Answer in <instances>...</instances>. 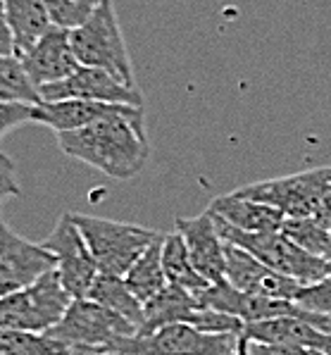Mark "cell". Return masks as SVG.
I'll return each instance as SVG.
<instances>
[{
	"mask_svg": "<svg viewBox=\"0 0 331 355\" xmlns=\"http://www.w3.org/2000/svg\"><path fill=\"white\" fill-rule=\"evenodd\" d=\"M72 220L89 245L98 270L115 277L127 275L129 267L141 258V253L162 236L160 232H153L148 227L124 225V222L79 215V212H72Z\"/></svg>",
	"mask_w": 331,
	"mask_h": 355,
	"instance_id": "cell-4",
	"label": "cell"
},
{
	"mask_svg": "<svg viewBox=\"0 0 331 355\" xmlns=\"http://www.w3.org/2000/svg\"><path fill=\"white\" fill-rule=\"evenodd\" d=\"M224 279L238 291L255 293V296L276 298V300H296V293L303 284L291 277L269 270L248 250L224 241Z\"/></svg>",
	"mask_w": 331,
	"mask_h": 355,
	"instance_id": "cell-13",
	"label": "cell"
},
{
	"mask_svg": "<svg viewBox=\"0 0 331 355\" xmlns=\"http://www.w3.org/2000/svg\"><path fill=\"white\" fill-rule=\"evenodd\" d=\"M69 348L34 331L0 329V355H67Z\"/></svg>",
	"mask_w": 331,
	"mask_h": 355,
	"instance_id": "cell-26",
	"label": "cell"
},
{
	"mask_svg": "<svg viewBox=\"0 0 331 355\" xmlns=\"http://www.w3.org/2000/svg\"><path fill=\"white\" fill-rule=\"evenodd\" d=\"M162 236L155 243H150L141 253V258L129 267L127 275H124V284L143 305L167 286L165 267H162Z\"/></svg>",
	"mask_w": 331,
	"mask_h": 355,
	"instance_id": "cell-23",
	"label": "cell"
},
{
	"mask_svg": "<svg viewBox=\"0 0 331 355\" xmlns=\"http://www.w3.org/2000/svg\"><path fill=\"white\" fill-rule=\"evenodd\" d=\"M241 336L205 334L191 324H167L148 334L122 338L110 353L117 355H234Z\"/></svg>",
	"mask_w": 331,
	"mask_h": 355,
	"instance_id": "cell-8",
	"label": "cell"
},
{
	"mask_svg": "<svg viewBox=\"0 0 331 355\" xmlns=\"http://www.w3.org/2000/svg\"><path fill=\"white\" fill-rule=\"evenodd\" d=\"M198 300L208 308H215L220 313H226L231 318L241 320L243 324H253V322L276 320V318H303L307 322V310L296 305L293 300H276L255 296V293L238 291L226 279L213 284L208 291H203Z\"/></svg>",
	"mask_w": 331,
	"mask_h": 355,
	"instance_id": "cell-12",
	"label": "cell"
},
{
	"mask_svg": "<svg viewBox=\"0 0 331 355\" xmlns=\"http://www.w3.org/2000/svg\"><path fill=\"white\" fill-rule=\"evenodd\" d=\"M138 329L119 318L112 310L102 308L89 298H74L64 310L62 320L46 336L55 338L67 348H91V351H112L117 341L136 336Z\"/></svg>",
	"mask_w": 331,
	"mask_h": 355,
	"instance_id": "cell-6",
	"label": "cell"
},
{
	"mask_svg": "<svg viewBox=\"0 0 331 355\" xmlns=\"http://www.w3.org/2000/svg\"><path fill=\"white\" fill-rule=\"evenodd\" d=\"M312 217H314V220H317L324 229H329V232H331V191H329L327 196H324L322 205L317 207V212H314Z\"/></svg>",
	"mask_w": 331,
	"mask_h": 355,
	"instance_id": "cell-33",
	"label": "cell"
},
{
	"mask_svg": "<svg viewBox=\"0 0 331 355\" xmlns=\"http://www.w3.org/2000/svg\"><path fill=\"white\" fill-rule=\"evenodd\" d=\"M293 303L301 305L303 310H310V313L331 315V272L322 282L307 284V286L298 288Z\"/></svg>",
	"mask_w": 331,
	"mask_h": 355,
	"instance_id": "cell-28",
	"label": "cell"
},
{
	"mask_svg": "<svg viewBox=\"0 0 331 355\" xmlns=\"http://www.w3.org/2000/svg\"><path fill=\"white\" fill-rule=\"evenodd\" d=\"M86 298L102 305V308L112 310V313L124 318L127 322H132L138 331H141V327H143V303L129 291V286L124 284V277L98 272L96 282L91 284Z\"/></svg>",
	"mask_w": 331,
	"mask_h": 355,
	"instance_id": "cell-21",
	"label": "cell"
},
{
	"mask_svg": "<svg viewBox=\"0 0 331 355\" xmlns=\"http://www.w3.org/2000/svg\"><path fill=\"white\" fill-rule=\"evenodd\" d=\"M175 232L181 234L188 258L210 284L224 279V239L208 210L198 217H177Z\"/></svg>",
	"mask_w": 331,
	"mask_h": 355,
	"instance_id": "cell-14",
	"label": "cell"
},
{
	"mask_svg": "<svg viewBox=\"0 0 331 355\" xmlns=\"http://www.w3.org/2000/svg\"><path fill=\"white\" fill-rule=\"evenodd\" d=\"M234 355H251V346H248V338H246V336H241V338H238Z\"/></svg>",
	"mask_w": 331,
	"mask_h": 355,
	"instance_id": "cell-35",
	"label": "cell"
},
{
	"mask_svg": "<svg viewBox=\"0 0 331 355\" xmlns=\"http://www.w3.org/2000/svg\"><path fill=\"white\" fill-rule=\"evenodd\" d=\"M208 210L220 217L222 222H226V225L241 229V232H248V234L279 232L286 220L274 207L248 200V198H243V196L234 193V191L224 196H217Z\"/></svg>",
	"mask_w": 331,
	"mask_h": 355,
	"instance_id": "cell-17",
	"label": "cell"
},
{
	"mask_svg": "<svg viewBox=\"0 0 331 355\" xmlns=\"http://www.w3.org/2000/svg\"><path fill=\"white\" fill-rule=\"evenodd\" d=\"M198 308V298L175 286V284H167L155 298H150L143 305V327L138 334H148V331H155L167 324H191Z\"/></svg>",
	"mask_w": 331,
	"mask_h": 355,
	"instance_id": "cell-19",
	"label": "cell"
},
{
	"mask_svg": "<svg viewBox=\"0 0 331 355\" xmlns=\"http://www.w3.org/2000/svg\"><path fill=\"white\" fill-rule=\"evenodd\" d=\"M57 146L67 157L119 182L136 177L150 157L143 107L122 105L89 127L62 131L57 134Z\"/></svg>",
	"mask_w": 331,
	"mask_h": 355,
	"instance_id": "cell-1",
	"label": "cell"
},
{
	"mask_svg": "<svg viewBox=\"0 0 331 355\" xmlns=\"http://www.w3.org/2000/svg\"><path fill=\"white\" fill-rule=\"evenodd\" d=\"M46 103L53 101H96L112 105L143 107V96L136 86H127L112 74L93 67H79L72 76L39 89Z\"/></svg>",
	"mask_w": 331,
	"mask_h": 355,
	"instance_id": "cell-11",
	"label": "cell"
},
{
	"mask_svg": "<svg viewBox=\"0 0 331 355\" xmlns=\"http://www.w3.org/2000/svg\"><path fill=\"white\" fill-rule=\"evenodd\" d=\"M34 110H36V105L0 101V139H3L8 131L34 122Z\"/></svg>",
	"mask_w": 331,
	"mask_h": 355,
	"instance_id": "cell-29",
	"label": "cell"
},
{
	"mask_svg": "<svg viewBox=\"0 0 331 355\" xmlns=\"http://www.w3.org/2000/svg\"><path fill=\"white\" fill-rule=\"evenodd\" d=\"M329 191L331 167H314L307 172L289 174V177L248 184V187L236 189L234 193L274 207L286 220H296V217H312Z\"/></svg>",
	"mask_w": 331,
	"mask_h": 355,
	"instance_id": "cell-7",
	"label": "cell"
},
{
	"mask_svg": "<svg viewBox=\"0 0 331 355\" xmlns=\"http://www.w3.org/2000/svg\"><path fill=\"white\" fill-rule=\"evenodd\" d=\"M69 43L81 67H93L112 74L127 86H136L134 67L124 43L122 26L112 0H105L86 24L69 31Z\"/></svg>",
	"mask_w": 331,
	"mask_h": 355,
	"instance_id": "cell-3",
	"label": "cell"
},
{
	"mask_svg": "<svg viewBox=\"0 0 331 355\" xmlns=\"http://www.w3.org/2000/svg\"><path fill=\"white\" fill-rule=\"evenodd\" d=\"M72 300L74 298L64 291L57 272L51 270L31 286L0 296V329L46 334L62 320Z\"/></svg>",
	"mask_w": 331,
	"mask_h": 355,
	"instance_id": "cell-5",
	"label": "cell"
},
{
	"mask_svg": "<svg viewBox=\"0 0 331 355\" xmlns=\"http://www.w3.org/2000/svg\"><path fill=\"white\" fill-rule=\"evenodd\" d=\"M281 232L291 239L296 245L307 250L314 258L331 262V232L319 225L314 217H296V220H284Z\"/></svg>",
	"mask_w": 331,
	"mask_h": 355,
	"instance_id": "cell-25",
	"label": "cell"
},
{
	"mask_svg": "<svg viewBox=\"0 0 331 355\" xmlns=\"http://www.w3.org/2000/svg\"><path fill=\"white\" fill-rule=\"evenodd\" d=\"M0 53H3V55H15V38H12V31H10L3 0H0Z\"/></svg>",
	"mask_w": 331,
	"mask_h": 355,
	"instance_id": "cell-32",
	"label": "cell"
},
{
	"mask_svg": "<svg viewBox=\"0 0 331 355\" xmlns=\"http://www.w3.org/2000/svg\"><path fill=\"white\" fill-rule=\"evenodd\" d=\"M329 272H331V262H329Z\"/></svg>",
	"mask_w": 331,
	"mask_h": 355,
	"instance_id": "cell-36",
	"label": "cell"
},
{
	"mask_svg": "<svg viewBox=\"0 0 331 355\" xmlns=\"http://www.w3.org/2000/svg\"><path fill=\"white\" fill-rule=\"evenodd\" d=\"M21 187L17 182V174H15V165L5 153H0V205L10 198H19Z\"/></svg>",
	"mask_w": 331,
	"mask_h": 355,
	"instance_id": "cell-30",
	"label": "cell"
},
{
	"mask_svg": "<svg viewBox=\"0 0 331 355\" xmlns=\"http://www.w3.org/2000/svg\"><path fill=\"white\" fill-rule=\"evenodd\" d=\"M243 336L258 343H276V346L312 348L324 355H331V334L317 329L303 318H276L246 324Z\"/></svg>",
	"mask_w": 331,
	"mask_h": 355,
	"instance_id": "cell-16",
	"label": "cell"
},
{
	"mask_svg": "<svg viewBox=\"0 0 331 355\" xmlns=\"http://www.w3.org/2000/svg\"><path fill=\"white\" fill-rule=\"evenodd\" d=\"M55 270V255L43 243H31L0 217V296L21 291Z\"/></svg>",
	"mask_w": 331,
	"mask_h": 355,
	"instance_id": "cell-10",
	"label": "cell"
},
{
	"mask_svg": "<svg viewBox=\"0 0 331 355\" xmlns=\"http://www.w3.org/2000/svg\"><path fill=\"white\" fill-rule=\"evenodd\" d=\"M122 105H112V103H96V101H53L36 105L34 110V124L51 127L55 134L62 131H77L98 119L107 117Z\"/></svg>",
	"mask_w": 331,
	"mask_h": 355,
	"instance_id": "cell-18",
	"label": "cell"
},
{
	"mask_svg": "<svg viewBox=\"0 0 331 355\" xmlns=\"http://www.w3.org/2000/svg\"><path fill=\"white\" fill-rule=\"evenodd\" d=\"M41 243L55 255V272L64 291L72 298H86L100 270L81 236L79 227L74 225L72 212H64Z\"/></svg>",
	"mask_w": 331,
	"mask_h": 355,
	"instance_id": "cell-9",
	"label": "cell"
},
{
	"mask_svg": "<svg viewBox=\"0 0 331 355\" xmlns=\"http://www.w3.org/2000/svg\"><path fill=\"white\" fill-rule=\"evenodd\" d=\"M24 64L26 74L31 76L36 86H48L72 76L81 67L77 55L69 43V31L53 26L48 34H43L29 51L17 55Z\"/></svg>",
	"mask_w": 331,
	"mask_h": 355,
	"instance_id": "cell-15",
	"label": "cell"
},
{
	"mask_svg": "<svg viewBox=\"0 0 331 355\" xmlns=\"http://www.w3.org/2000/svg\"><path fill=\"white\" fill-rule=\"evenodd\" d=\"M67 355H117V353H107V351H91V348H69Z\"/></svg>",
	"mask_w": 331,
	"mask_h": 355,
	"instance_id": "cell-34",
	"label": "cell"
},
{
	"mask_svg": "<svg viewBox=\"0 0 331 355\" xmlns=\"http://www.w3.org/2000/svg\"><path fill=\"white\" fill-rule=\"evenodd\" d=\"M3 5L15 38V55L29 51L43 34L53 29L46 0H3Z\"/></svg>",
	"mask_w": 331,
	"mask_h": 355,
	"instance_id": "cell-20",
	"label": "cell"
},
{
	"mask_svg": "<svg viewBox=\"0 0 331 355\" xmlns=\"http://www.w3.org/2000/svg\"><path fill=\"white\" fill-rule=\"evenodd\" d=\"M162 267H165L167 284H175V286L184 288V291H188L195 298L213 286V284L205 279V277H200L198 270L193 267L191 258H188L186 243H184L179 232H172L162 236Z\"/></svg>",
	"mask_w": 331,
	"mask_h": 355,
	"instance_id": "cell-22",
	"label": "cell"
},
{
	"mask_svg": "<svg viewBox=\"0 0 331 355\" xmlns=\"http://www.w3.org/2000/svg\"><path fill=\"white\" fill-rule=\"evenodd\" d=\"M210 212V210H208ZM213 215V212H210ZM217 229H220L222 239L229 243L238 245V248L248 250L253 258H258L269 270L279 272L284 277H291L298 284L307 286V284H317L329 275V262L322 258H314L301 245H296L286 236L284 232H241V229L226 225L220 217L213 215Z\"/></svg>",
	"mask_w": 331,
	"mask_h": 355,
	"instance_id": "cell-2",
	"label": "cell"
},
{
	"mask_svg": "<svg viewBox=\"0 0 331 355\" xmlns=\"http://www.w3.org/2000/svg\"><path fill=\"white\" fill-rule=\"evenodd\" d=\"M251 355H324L312 348H298V346H276V343H258L248 338Z\"/></svg>",
	"mask_w": 331,
	"mask_h": 355,
	"instance_id": "cell-31",
	"label": "cell"
},
{
	"mask_svg": "<svg viewBox=\"0 0 331 355\" xmlns=\"http://www.w3.org/2000/svg\"><path fill=\"white\" fill-rule=\"evenodd\" d=\"M0 101L26 103V105H41L43 103L39 86L31 81L17 55L0 53Z\"/></svg>",
	"mask_w": 331,
	"mask_h": 355,
	"instance_id": "cell-24",
	"label": "cell"
},
{
	"mask_svg": "<svg viewBox=\"0 0 331 355\" xmlns=\"http://www.w3.org/2000/svg\"><path fill=\"white\" fill-rule=\"evenodd\" d=\"M105 0H46V8L53 26L74 31L93 17V12Z\"/></svg>",
	"mask_w": 331,
	"mask_h": 355,
	"instance_id": "cell-27",
	"label": "cell"
}]
</instances>
